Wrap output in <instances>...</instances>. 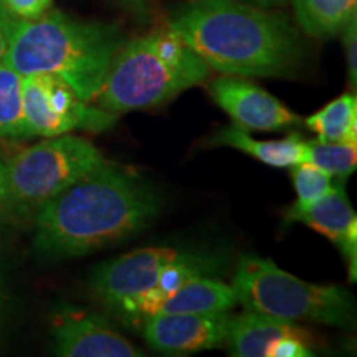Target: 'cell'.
Listing matches in <instances>:
<instances>
[{
  "instance_id": "obj_6",
  "label": "cell",
  "mask_w": 357,
  "mask_h": 357,
  "mask_svg": "<svg viewBox=\"0 0 357 357\" xmlns=\"http://www.w3.org/2000/svg\"><path fill=\"white\" fill-rule=\"evenodd\" d=\"M102 159L93 142L70 132L43 137L13 155L6 162L12 218L33 217Z\"/></svg>"
},
{
  "instance_id": "obj_2",
  "label": "cell",
  "mask_w": 357,
  "mask_h": 357,
  "mask_svg": "<svg viewBox=\"0 0 357 357\" xmlns=\"http://www.w3.org/2000/svg\"><path fill=\"white\" fill-rule=\"evenodd\" d=\"M167 29L211 70L231 77H291L305 55L287 15L242 0H187Z\"/></svg>"
},
{
  "instance_id": "obj_18",
  "label": "cell",
  "mask_w": 357,
  "mask_h": 357,
  "mask_svg": "<svg viewBox=\"0 0 357 357\" xmlns=\"http://www.w3.org/2000/svg\"><path fill=\"white\" fill-rule=\"evenodd\" d=\"M305 126L316 132L319 141L357 142V100L344 93L318 113L305 119Z\"/></svg>"
},
{
  "instance_id": "obj_16",
  "label": "cell",
  "mask_w": 357,
  "mask_h": 357,
  "mask_svg": "<svg viewBox=\"0 0 357 357\" xmlns=\"http://www.w3.org/2000/svg\"><path fill=\"white\" fill-rule=\"evenodd\" d=\"M236 305L234 288L208 276H197L172 293L158 312H222Z\"/></svg>"
},
{
  "instance_id": "obj_7",
  "label": "cell",
  "mask_w": 357,
  "mask_h": 357,
  "mask_svg": "<svg viewBox=\"0 0 357 357\" xmlns=\"http://www.w3.org/2000/svg\"><path fill=\"white\" fill-rule=\"evenodd\" d=\"M25 126L30 137H53L75 129L101 131L116 116L84 102L73 88L53 75H26L22 79Z\"/></svg>"
},
{
  "instance_id": "obj_21",
  "label": "cell",
  "mask_w": 357,
  "mask_h": 357,
  "mask_svg": "<svg viewBox=\"0 0 357 357\" xmlns=\"http://www.w3.org/2000/svg\"><path fill=\"white\" fill-rule=\"evenodd\" d=\"M289 169L298 199L284 213V220L294 222L300 213L306 212L312 204L328 194L333 187V177L310 162H298Z\"/></svg>"
},
{
  "instance_id": "obj_5",
  "label": "cell",
  "mask_w": 357,
  "mask_h": 357,
  "mask_svg": "<svg viewBox=\"0 0 357 357\" xmlns=\"http://www.w3.org/2000/svg\"><path fill=\"white\" fill-rule=\"evenodd\" d=\"M231 288L236 303L247 311L339 328H351L356 321L354 300L347 289L296 278L265 258H240Z\"/></svg>"
},
{
  "instance_id": "obj_17",
  "label": "cell",
  "mask_w": 357,
  "mask_h": 357,
  "mask_svg": "<svg viewBox=\"0 0 357 357\" xmlns=\"http://www.w3.org/2000/svg\"><path fill=\"white\" fill-rule=\"evenodd\" d=\"M298 25L310 37H333L356 17L357 0H291Z\"/></svg>"
},
{
  "instance_id": "obj_28",
  "label": "cell",
  "mask_w": 357,
  "mask_h": 357,
  "mask_svg": "<svg viewBox=\"0 0 357 357\" xmlns=\"http://www.w3.org/2000/svg\"><path fill=\"white\" fill-rule=\"evenodd\" d=\"M6 52H7V38H6V33H3V30H2V25H0V61L6 58Z\"/></svg>"
},
{
  "instance_id": "obj_29",
  "label": "cell",
  "mask_w": 357,
  "mask_h": 357,
  "mask_svg": "<svg viewBox=\"0 0 357 357\" xmlns=\"http://www.w3.org/2000/svg\"><path fill=\"white\" fill-rule=\"evenodd\" d=\"M2 311H3V287H2V280H0V318H2Z\"/></svg>"
},
{
  "instance_id": "obj_3",
  "label": "cell",
  "mask_w": 357,
  "mask_h": 357,
  "mask_svg": "<svg viewBox=\"0 0 357 357\" xmlns=\"http://www.w3.org/2000/svg\"><path fill=\"white\" fill-rule=\"evenodd\" d=\"M7 38L3 60L26 75H53L93 102L111 61L123 47V32L116 25L84 22L48 10L33 20H0Z\"/></svg>"
},
{
  "instance_id": "obj_24",
  "label": "cell",
  "mask_w": 357,
  "mask_h": 357,
  "mask_svg": "<svg viewBox=\"0 0 357 357\" xmlns=\"http://www.w3.org/2000/svg\"><path fill=\"white\" fill-rule=\"evenodd\" d=\"M357 19H352L347 22L344 30V48H346V58H347V73H349V82L352 86L357 84V29H356Z\"/></svg>"
},
{
  "instance_id": "obj_13",
  "label": "cell",
  "mask_w": 357,
  "mask_h": 357,
  "mask_svg": "<svg viewBox=\"0 0 357 357\" xmlns=\"http://www.w3.org/2000/svg\"><path fill=\"white\" fill-rule=\"evenodd\" d=\"M289 336L312 341L311 334L293 321L247 311L230 318L225 344L235 357H268V351L278 339Z\"/></svg>"
},
{
  "instance_id": "obj_15",
  "label": "cell",
  "mask_w": 357,
  "mask_h": 357,
  "mask_svg": "<svg viewBox=\"0 0 357 357\" xmlns=\"http://www.w3.org/2000/svg\"><path fill=\"white\" fill-rule=\"evenodd\" d=\"M211 142L215 146L234 147L266 166L278 169L303 162V154H305V141L300 134H289L288 137L280 141H257L236 124L218 129Z\"/></svg>"
},
{
  "instance_id": "obj_12",
  "label": "cell",
  "mask_w": 357,
  "mask_h": 357,
  "mask_svg": "<svg viewBox=\"0 0 357 357\" xmlns=\"http://www.w3.org/2000/svg\"><path fill=\"white\" fill-rule=\"evenodd\" d=\"M324 235L334 243L344 257L349 268V280L356 281L357 275V215L344 185L337 184L329 189L324 197L312 204L306 212L294 218Z\"/></svg>"
},
{
  "instance_id": "obj_20",
  "label": "cell",
  "mask_w": 357,
  "mask_h": 357,
  "mask_svg": "<svg viewBox=\"0 0 357 357\" xmlns=\"http://www.w3.org/2000/svg\"><path fill=\"white\" fill-rule=\"evenodd\" d=\"M303 162H310L333 178L349 177L357 166V142L305 141Z\"/></svg>"
},
{
  "instance_id": "obj_23",
  "label": "cell",
  "mask_w": 357,
  "mask_h": 357,
  "mask_svg": "<svg viewBox=\"0 0 357 357\" xmlns=\"http://www.w3.org/2000/svg\"><path fill=\"white\" fill-rule=\"evenodd\" d=\"M311 342L301 337H281L268 351V357H310L314 354Z\"/></svg>"
},
{
  "instance_id": "obj_9",
  "label": "cell",
  "mask_w": 357,
  "mask_h": 357,
  "mask_svg": "<svg viewBox=\"0 0 357 357\" xmlns=\"http://www.w3.org/2000/svg\"><path fill=\"white\" fill-rule=\"evenodd\" d=\"M231 316L222 312H155L141 329L146 341L164 354H192L223 346Z\"/></svg>"
},
{
  "instance_id": "obj_25",
  "label": "cell",
  "mask_w": 357,
  "mask_h": 357,
  "mask_svg": "<svg viewBox=\"0 0 357 357\" xmlns=\"http://www.w3.org/2000/svg\"><path fill=\"white\" fill-rule=\"evenodd\" d=\"M8 218H12V205L10 195H8L7 171L6 162L0 160V222H6Z\"/></svg>"
},
{
  "instance_id": "obj_22",
  "label": "cell",
  "mask_w": 357,
  "mask_h": 357,
  "mask_svg": "<svg viewBox=\"0 0 357 357\" xmlns=\"http://www.w3.org/2000/svg\"><path fill=\"white\" fill-rule=\"evenodd\" d=\"M53 8V0H0V20H33Z\"/></svg>"
},
{
  "instance_id": "obj_4",
  "label": "cell",
  "mask_w": 357,
  "mask_h": 357,
  "mask_svg": "<svg viewBox=\"0 0 357 357\" xmlns=\"http://www.w3.org/2000/svg\"><path fill=\"white\" fill-rule=\"evenodd\" d=\"M211 66L171 30L124 42L91 105L111 114L162 105L211 78Z\"/></svg>"
},
{
  "instance_id": "obj_11",
  "label": "cell",
  "mask_w": 357,
  "mask_h": 357,
  "mask_svg": "<svg viewBox=\"0 0 357 357\" xmlns=\"http://www.w3.org/2000/svg\"><path fill=\"white\" fill-rule=\"evenodd\" d=\"M53 351L63 357H137L142 352L116 333L108 321L91 311L70 307L52 326Z\"/></svg>"
},
{
  "instance_id": "obj_14",
  "label": "cell",
  "mask_w": 357,
  "mask_h": 357,
  "mask_svg": "<svg viewBox=\"0 0 357 357\" xmlns=\"http://www.w3.org/2000/svg\"><path fill=\"white\" fill-rule=\"evenodd\" d=\"M212 270L213 265L211 263V258L185 255V253H182L177 260L169 263V265L164 268L158 283H155L146 294H142L136 303H132L119 318H121L123 323H126L128 326L141 328L142 323H144L149 316L155 314V312L159 311V307L162 306V303L166 301L172 293H176L182 284L187 283V281L192 278H197V276L215 273V271Z\"/></svg>"
},
{
  "instance_id": "obj_8",
  "label": "cell",
  "mask_w": 357,
  "mask_h": 357,
  "mask_svg": "<svg viewBox=\"0 0 357 357\" xmlns=\"http://www.w3.org/2000/svg\"><path fill=\"white\" fill-rule=\"evenodd\" d=\"M181 255V250L169 247L134 250L98 266L91 276V288L109 310L121 316L158 283L164 268Z\"/></svg>"
},
{
  "instance_id": "obj_1",
  "label": "cell",
  "mask_w": 357,
  "mask_h": 357,
  "mask_svg": "<svg viewBox=\"0 0 357 357\" xmlns=\"http://www.w3.org/2000/svg\"><path fill=\"white\" fill-rule=\"evenodd\" d=\"M159 199L131 169L102 159L33 215V247L48 260L77 258L141 234Z\"/></svg>"
},
{
  "instance_id": "obj_26",
  "label": "cell",
  "mask_w": 357,
  "mask_h": 357,
  "mask_svg": "<svg viewBox=\"0 0 357 357\" xmlns=\"http://www.w3.org/2000/svg\"><path fill=\"white\" fill-rule=\"evenodd\" d=\"M114 2L121 3L124 8L136 13L141 19H146L147 13H149V0H114Z\"/></svg>"
},
{
  "instance_id": "obj_10",
  "label": "cell",
  "mask_w": 357,
  "mask_h": 357,
  "mask_svg": "<svg viewBox=\"0 0 357 357\" xmlns=\"http://www.w3.org/2000/svg\"><path fill=\"white\" fill-rule=\"evenodd\" d=\"M211 95L234 124L245 131H287L301 124L300 116L243 77L225 75L213 79Z\"/></svg>"
},
{
  "instance_id": "obj_19",
  "label": "cell",
  "mask_w": 357,
  "mask_h": 357,
  "mask_svg": "<svg viewBox=\"0 0 357 357\" xmlns=\"http://www.w3.org/2000/svg\"><path fill=\"white\" fill-rule=\"evenodd\" d=\"M24 77L6 60L0 61V137L3 139H29L22 102Z\"/></svg>"
},
{
  "instance_id": "obj_27",
  "label": "cell",
  "mask_w": 357,
  "mask_h": 357,
  "mask_svg": "<svg viewBox=\"0 0 357 357\" xmlns=\"http://www.w3.org/2000/svg\"><path fill=\"white\" fill-rule=\"evenodd\" d=\"M242 2L252 3V6H257L261 8H275V7L287 6L289 0H242Z\"/></svg>"
}]
</instances>
